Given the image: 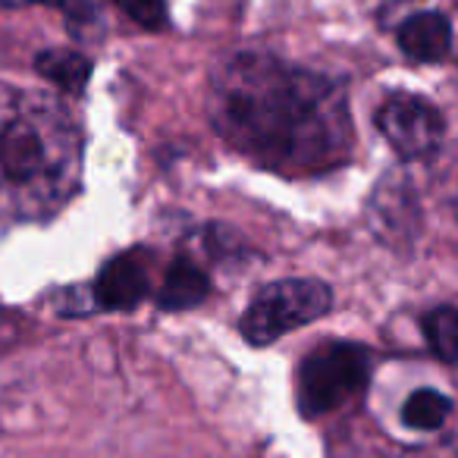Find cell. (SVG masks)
Returning <instances> with one entry per match:
<instances>
[{
    "label": "cell",
    "mask_w": 458,
    "mask_h": 458,
    "mask_svg": "<svg viewBox=\"0 0 458 458\" xmlns=\"http://www.w3.org/2000/svg\"><path fill=\"white\" fill-rule=\"evenodd\" d=\"M424 336L427 345L433 349V355L443 364L455 361V345H458V320H455V308L443 305L437 311H430L424 318Z\"/></svg>",
    "instance_id": "obj_11"
},
{
    "label": "cell",
    "mask_w": 458,
    "mask_h": 458,
    "mask_svg": "<svg viewBox=\"0 0 458 458\" xmlns=\"http://www.w3.org/2000/svg\"><path fill=\"white\" fill-rule=\"evenodd\" d=\"M82 179V132L60 101L0 82V216L38 220Z\"/></svg>",
    "instance_id": "obj_2"
},
{
    "label": "cell",
    "mask_w": 458,
    "mask_h": 458,
    "mask_svg": "<svg viewBox=\"0 0 458 458\" xmlns=\"http://www.w3.org/2000/svg\"><path fill=\"white\" fill-rule=\"evenodd\" d=\"M452 414V399L437 389H418L402 405V420L411 430H439Z\"/></svg>",
    "instance_id": "obj_10"
},
{
    "label": "cell",
    "mask_w": 458,
    "mask_h": 458,
    "mask_svg": "<svg viewBox=\"0 0 458 458\" xmlns=\"http://www.w3.org/2000/svg\"><path fill=\"white\" fill-rule=\"evenodd\" d=\"M395 38L405 57L418 64H443L452 54V22L437 10H420L402 20Z\"/></svg>",
    "instance_id": "obj_7"
},
{
    "label": "cell",
    "mask_w": 458,
    "mask_h": 458,
    "mask_svg": "<svg viewBox=\"0 0 458 458\" xmlns=\"http://www.w3.org/2000/svg\"><path fill=\"white\" fill-rule=\"evenodd\" d=\"M377 129L399 157L427 160L443 148L445 120L430 101L418 95H393L377 110Z\"/></svg>",
    "instance_id": "obj_5"
},
{
    "label": "cell",
    "mask_w": 458,
    "mask_h": 458,
    "mask_svg": "<svg viewBox=\"0 0 458 458\" xmlns=\"http://www.w3.org/2000/svg\"><path fill=\"white\" fill-rule=\"evenodd\" d=\"M333 308V289L320 280H280L264 286L239 320V333L249 345H270L286 333L324 318Z\"/></svg>",
    "instance_id": "obj_3"
},
{
    "label": "cell",
    "mask_w": 458,
    "mask_h": 458,
    "mask_svg": "<svg viewBox=\"0 0 458 458\" xmlns=\"http://www.w3.org/2000/svg\"><path fill=\"white\" fill-rule=\"evenodd\" d=\"M35 66H38V72L47 82L70 91V95H79L91 79V60L79 51H57V47L54 51H41L35 57Z\"/></svg>",
    "instance_id": "obj_9"
},
{
    "label": "cell",
    "mask_w": 458,
    "mask_h": 458,
    "mask_svg": "<svg viewBox=\"0 0 458 458\" xmlns=\"http://www.w3.org/2000/svg\"><path fill=\"white\" fill-rule=\"evenodd\" d=\"M116 7L145 29L166 26V0H116Z\"/></svg>",
    "instance_id": "obj_13"
},
{
    "label": "cell",
    "mask_w": 458,
    "mask_h": 458,
    "mask_svg": "<svg viewBox=\"0 0 458 458\" xmlns=\"http://www.w3.org/2000/svg\"><path fill=\"white\" fill-rule=\"evenodd\" d=\"M210 283L198 264H191L189 258H176L170 264L164 276V286H160V308L166 311H185V308H195L208 299Z\"/></svg>",
    "instance_id": "obj_8"
},
{
    "label": "cell",
    "mask_w": 458,
    "mask_h": 458,
    "mask_svg": "<svg viewBox=\"0 0 458 458\" xmlns=\"http://www.w3.org/2000/svg\"><path fill=\"white\" fill-rule=\"evenodd\" d=\"M214 129L255 164L318 173L352 151V116L343 85L270 54H236L210 76Z\"/></svg>",
    "instance_id": "obj_1"
},
{
    "label": "cell",
    "mask_w": 458,
    "mask_h": 458,
    "mask_svg": "<svg viewBox=\"0 0 458 458\" xmlns=\"http://www.w3.org/2000/svg\"><path fill=\"white\" fill-rule=\"evenodd\" d=\"M29 4H47V7H60L72 26H91L98 20V4L95 0H0V7H29Z\"/></svg>",
    "instance_id": "obj_12"
},
{
    "label": "cell",
    "mask_w": 458,
    "mask_h": 458,
    "mask_svg": "<svg viewBox=\"0 0 458 458\" xmlns=\"http://www.w3.org/2000/svg\"><path fill=\"white\" fill-rule=\"evenodd\" d=\"M151 293V264L148 251H123L110 258L95 280V299L110 311H129Z\"/></svg>",
    "instance_id": "obj_6"
},
{
    "label": "cell",
    "mask_w": 458,
    "mask_h": 458,
    "mask_svg": "<svg viewBox=\"0 0 458 458\" xmlns=\"http://www.w3.org/2000/svg\"><path fill=\"white\" fill-rule=\"evenodd\" d=\"M374 358L358 343H333L311 352L299 370V411L320 418L364 393Z\"/></svg>",
    "instance_id": "obj_4"
}]
</instances>
